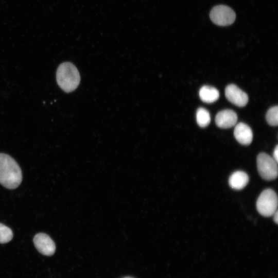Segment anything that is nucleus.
Wrapping results in <instances>:
<instances>
[{"instance_id": "f257e3e1", "label": "nucleus", "mask_w": 278, "mask_h": 278, "mask_svg": "<svg viewBox=\"0 0 278 278\" xmlns=\"http://www.w3.org/2000/svg\"><path fill=\"white\" fill-rule=\"evenodd\" d=\"M22 180V170L10 155L0 153V184L8 189L17 188Z\"/></svg>"}, {"instance_id": "f03ea898", "label": "nucleus", "mask_w": 278, "mask_h": 278, "mask_svg": "<svg viewBox=\"0 0 278 278\" xmlns=\"http://www.w3.org/2000/svg\"><path fill=\"white\" fill-rule=\"evenodd\" d=\"M56 80L63 91L70 93L79 85L80 77L77 68L73 63L65 62L60 64L57 68Z\"/></svg>"}, {"instance_id": "7ed1b4c3", "label": "nucleus", "mask_w": 278, "mask_h": 278, "mask_svg": "<svg viewBox=\"0 0 278 278\" xmlns=\"http://www.w3.org/2000/svg\"><path fill=\"white\" fill-rule=\"evenodd\" d=\"M277 196L271 189L264 190L258 197L256 202V208L259 213L269 217L274 214L277 207Z\"/></svg>"}, {"instance_id": "20e7f679", "label": "nucleus", "mask_w": 278, "mask_h": 278, "mask_svg": "<svg viewBox=\"0 0 278 278\" xmlns=\"http://www.w3.org/2000/svg\"><path fill=\"white\" fill-rule=\"evenodd\" d=\"M277 163L265 153H259L257 157V166L260 176L265 180H272L277 176Z\"/></svg>"}, {"instance_id": "39448f33", "label": "nucleus", "mask_w": 278, "mask_h": 278, "mask_svg": "<svg viewBox=\"0 0 278 278\" xmlns=\"http://www.w3.org/2000/svg\"><path fill=\"white\" fill-rule=\"evenodd\" d=\"M212 21L219 26H228L235 21L236 14L230 7L225 5H218L214 7L210 14Z\"/></svg>"}, {"instance_id": "423d86ee", "label": "nucleus", "mask_w": 278, "mask_h": 278, "mask_svg": "<svg viewBox=\"0 0 278 278\" xmlns=\"http://www.w3.org/2000/svg\"><path fill=\"white\" fill-rule=\"evenodd\" d=\"M35 247L41 254L51 256L56 250V246L54 241L47 234L40 233L36 234L33 238Z\"/></svg>"}, {"instance_id": "0eeeda50", "label": "nucleus", "mask_w": 278, "mask_h": 278, "mask_svg": "<svg viewBox=\"0 0 278 278\" xmlns=\"http://www.w3.org/2000/svg\"><path fill=\"white\" fill-rule=\"evenodd\" d=\"M225 95L230 102L238 107H244L248 101L247 94L235 84H229L226 87Z\"/></svg>"}, {"instance_id": "6e6552de", "label": "nucleus", "mask_w": 278, "mask_h": 278, "mask_svg": "<svg viewBox=\"0 0 278 278\" xmlns=\"http://www.w3.org/2000/svg\"><path fill=\"white\" fill-rule=\"evenodd\" d=\"M237 116L233 110L226 109L219 112L215 117L216 125L221 128H229L236 124Z\"/></svg>"}, {"instance_id": "1a4fd4ad", "label": "nucleus", "mask_w": 278, "mask_h": 278, "mask_svg": "<svg viewBox=\"0 0 278 278\" xmlns=\"http://www.w3.org/2000/svg\"><path fill=\"white\" fill-rule=\"evenodd\" d=\"M236 140L241 144L249 145L253 139V133L250 127L244 123L237 124L234 130Z\"/></svg>"}, {"instance_id": "9d476101", "label": "nucleus", "mask_w": 278, "mask_h": 278, "mask_svg": "<svg viewBox=\"0 0 278 278\" xmlns=\"http://www.w3.org/2000/svg\"><path fill=\"white\" fill-rule=\"evenodd\" d=\"M249 182L248 175L242 171H236L230 177L229 183L234 189L239 190L244 188Z\"/></svg>"}, {"instance_id": "9b49d317", "label": "nucleus", "mask_w": 278, "mask_h": 278, "mask_svg": "<svg viewBox=\"0 0 278 278\" xmlns=\"http://www.w3.org/2000/svg\"><path fill=\"white\" fill-rule=\"evenodd\" d=\"M199 97L204 102L213 103L218 99L219 93L214 87L204 85L200 89Z\"/></svg>"}, {"instance_id": "f8f14e48", "label": "nucleus", "mask_w": 278, "mask_h": 278, "mask_svg": "<svg viewBox=\"0 0 278 278\" xmlns=\"http://www.w3.org/2000/svg\"><path fill=\"white\" fill-rule=\"evenodd\" d=\"M196 120L198 125L201 127L208 126L211 121L208 111L203 108H199L196 112Z\"/></svg>"}, {"instance_id": "ddd939ff", "label": "nucleus", "mask_w": 278, "mask_h": 278, "mask_svg": "<svg viewBox=\"0 0 278 278\" xmlns=\"http://www.w3.org/2000/svg\"><path fill=\"white\" fill-rule=\"evenodd\" d=\"M266 118L269 125L276 126L278 123V107L277 106L270 108L266 116Z\"/></svg>"}, {"instance_id": "4468645a", "label": "nucleus", "mask_w": 278, "mask_h": 278, "mask_svg": "<svg viewBox=\"0 0 278 278\" xmlns=\"http://www.w3.org/2000/svg\"><path fill=\"white\" fill-rule=\"evenodd\" d=\"M12 237V231L9 227L0 223V244L10 241Z\"/></svg>"}, {"instance_id": "2eb2a0df", "label": "nucleus", "mask_w": 278, "mask_h": 278, "mask_svg": "<svg viewBox=\"0 0 278 278\" xmlns=\"http://www.w3.org/2000/svg\"><path fill=\"white\" fill-rule=\"evenodd\" d=\"M273 159L277 163L278 161V146L276 145L273 153Z\"/></svg>"}, {"instance_id": "dca6fc26", "label": "nucleus", "mask_w": 278, "mask_h": 278, "mask_svg": "<svg viewBox=\"0 0 278 278\" xmlns=\"http://www.w3.org/2000/svg\"><path fill=\"white\" fill-rule=\"evenodd\" d=\"M273 215H274V218H273L274 221L275 222V223L277 224L278 222V213H277V210L275 212Z\"/></svg>"}, {"instance_id": "f3484780", "label": "nucleus", "mask_w": 278, "mask_h": 278, "mask_svg": "<svg viewBox=\"0 0 278 278\" xmlns=\"http://www.w3.org/2000/svg\"><path fill=\"white\" fill-rule=\"evenodd\" d=\"M124 278H133V277H129V276H127V277H124Z\"/></svg>"}]
</instances>
